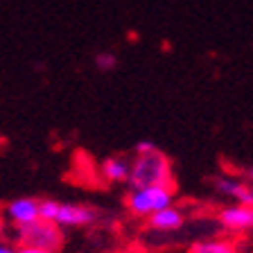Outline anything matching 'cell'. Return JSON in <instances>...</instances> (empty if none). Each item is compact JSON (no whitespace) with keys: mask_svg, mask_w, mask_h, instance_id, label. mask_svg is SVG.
<instances>
[{"mask_svg":"<svg viewBox=\"0 0 253 253\" xmlns=\"http://www.w3.org/2000/svg\"><path fill=\"white\" fill-rule=\"evenodd\" d=\"M154 149H158L154 142H149V140H140L136 145V149H133V156H145V154H152Z\"/></svg>","mask_w":253,"mask_h":253,"instance_id":"7c38bea8","label":"cell"},{"mask_svg":"<svg viewBox=\"0 0 253 253\" xmlns=\"http://www.w3.org/2000/svg\"><path fill=\"white\" fill-rule=\"evenodd\" d=\"M0 253H16V244L0 240Z\"/></svg>","mask_w":253,"mask_h":253,"instance_id":"4fadbf2b","label":"cell"},{"mask_svg":"<svg viewBox=\"0 0 253 253\" xmlns=\"http://www.w3.org/2000/svg\"><path fill=\"white\" fill-rule=\"evenodd\" d=\"M247 179L251 181V185H253V168H251V169H249V172H247Z\"/></svg>","mask_w":253,"mask_h":253,"instance_id":"9a60e30c","label":"cell"},{"mask_svg":"<svg viewBox=\"0 0 253 253\" xmlns=\"http://www.w3.org/2000/svg\"><path fill=\"white\" fill-rule=\"evenodd\" d=\"M129 168H131V161H126L125 156H109L102 161L100 172L109 183H126L129 181Z\"/></svg>","mask_w":253,"mask_h":253,"instance_id":"9c48e42d","label":"cell"},{"mask_svg":"<svg viewBox=\"0 0 253 253\" xmlns=\"http://www.w3.org/2000/svg\"><path fill=\"white\" fill-rule=\"evenodd\" d=\"M63 228H59L54 221L45 219H34L32 224L16 228L14 242L16 247H32V249H43V251L57 253L63 247Z\"/></svg>","mask_w":253,"mask_h":253,"instance_id":"3957f363","label":"cell"},{"mask_svg":"<svg viewBox=\"0 0 253 253\" xmlns=\"http://www.w3.org/2000/svg\"><path fill=\"white\" fill-rule=\"evenodd\" d=\"M2 219L9 221L14 228L32 224L34 219H39V199L34 197H18L11 199L2 206Z\"/></svg>","mask_w":253,"mask_h":253,"instance_id":"5b68a950","label":"cell"},{"mask_svg":"<svg viewBox=\"0 0 253 253\" xmlns=\"http://www.w3.org/2000/svg\"><path fill=\"white\" fill-rule=\"evenodd\" d=\"M129 188H152V185H176L174 183L172 161L161 149L145 156H133L129 168Z\"/></svg>","mask_w":253,"mask_h":253,"instance_id":"6da1fadb","label":"cell"},{"mask_svg":"<svg viewBox=\"0 0 253 253\" xmlns=\"http://www.w3.org/2000/svg\"><path fill=\"white\" fill-rule=\"evenodd\" d=\"M215 190L219 195L233 199V204L253 206V185L249 181L233 179V176H221V179H215Z\"/></svg>","mask_w":253,"mask_h":253,"instance_id":"52a82bcc","label":"cell"},{"mask_svg":"<svg viewBox=\"0 0 253 253\" xmlns=\"http://www.w3.org/2000/svg\"><path fill=\"white\" fill-rule=\"evenodd\" d=\"M185 253H240V247L235 240H228V237H211V240H199L190 244Z\"/></svg>","mask_w":253,"mask_h":253,"instance_id":"30bf717a","label":"cell"},{"mask_svg":"<svg viewBox=\"0 0 253 253\" xmlns=\"http://www.w3.org/2000/svg\"><path fill=\"white\" fill-rule=\"evenodd\" d=\"M95 66H97L102 73H109V70H113L118 66V57L113 52H100L95 57Z\"/></svg>","mask_w":253,"mask_h":253,"instance_id":"8fae6325","label":"cell"},{"mask_svg":"<svg viewBox=\"0 0 253 253\" xmlns=\"http://www.w3.org/2000/svg\"><path fill=\"white\" fill-rule=\"evenodd\" d=\"M52 221L59 228L90 226V224L97 221V211L90 208V206H84V204H61V201H59Z\"/></svg>","mask_w":253,"mask_h":253,"instance_id":"277c9868","label":"cell"},{"mask_svg":"<svg viewBox=\"0 0 253 253\" xmlns=\"http://www.w3.org/2000/svg\"><path fill=\"white\" fill-rule=\"evenodd\" d=\"M217 221H219V226H224L226 231L233 233L253 231V206H240V204L224 206L217 212Z\"/></svg>","mask_w":253,"mask_h":253,"instance_id":"8992f818","label":"cell"},{"mask_svg":"<svg viewBox=\"0 0 253 253\" xmlns=\"http://www.w3.org/2000/svg\"><path fill=\"white\" fill-rule=\"evenodd\" d=\"M249 253H253V251H249Z\"/></svg>","mask_w":253,"mask_h":253,"instance_id":"2e32d148","label":"cell"},{"mask_svg":"<svg viewBox=\"0 0 253 253\" xmlns=\"http://www.w3.org/2000/svg\"><path fill=\"white\" fill-rule=\"evenodd\" d=\"M16 253H50L43 249H32V247H16Z\"/></svg>","mask_w":253,"mask_h":253,"instance_id":"5bb4252c","label":"cell"},{"mask_svg":"<svg viewBox=\"0 0 253 253\" xmlns=\"http://www.w3.org/2000/svg\"><path fill=\"white\" fill-rule=\"evenodd\" d=\"M176 185H152V188H129L125 197V208L129 215L147 219L149 215L174 204Z\"/></svg>","mask_w":253,"mask_h":253,"instance_id":"7a4b0ae2","label":"cell"},{"mask_svg":"<svg viewBox=\"0 0 253 253\" xmlns=\"http://www.w3.org/2000/svg\"><path fill=\"white\" fill-rule=\"evenodd\" d=\"M183 224H185V211L174 204L147 217V226L161 233H174V231H179Z\"/></svg>","mask_w":253,"mask_h":253,"instance_id":"ba28073f","label":"cell"}]
</instances>
